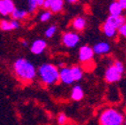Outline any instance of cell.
Wrapping results in <instances>:
<instances>
[{
    "instance_id": "cell-28",
    "label": "cell",
    "mask_w": 126,
    "mask_h": 125,
    "mask_svg": "<svg viewBox=\"0 0 126 125\" xmlns=\"http://www.w3.org/2000/svg\"><path fill=\"white\" fill-rule=\"evenodd\" d=\"M67 1H68L69 3H71V4H75V3L78 1V0H67Z\"/></svg>"
},
{
    "instance_id": "cell-25",
    "label": "cell",
    "mask_w": 126,
    "mask_h": 125,
    "mask_svg": "<svg viewBox=\"0 0 126 125\" xmlns=\"http://www.w3.org/2000/svg\"><path fill=\"white\" fill-rule=\"evenodd\" d=\"M117 31H118V33H119L122 37L126 38V22H125L123 25H121V26L117 29Z\"/></svg>"
},
{
    "instance_id": "cell-1",
    "label": "cell",
    "mask_w": 126,
    "mask_h": 125,
    "mask_svg": "<svg viewBox=\"0 0 126 125\" xmlns=\"http://www.w3.org/2000/svg\"><path fill=\"white\" fill-rule=\"evenodd\" d=\"M13 70L18 79L26 83L33 81L37 76L36 67L25 58H18L15 60L13 63Z\"/></svg>"
},
{
    "instance_id": "cell-13",
    "label": "cell",
    "mask_w": 126,
    "mask_h": 125,
    "mask_svg": "<svg viewBox=\"0 0 126 125\" xmlns=\"http://www.w3.org/2000/svg\"><path fill=\"white\" fill-rule=\"evenodd\" d=\"M105 22H107L108 24H110L111 26L118 29L121 25H123L126 22V19L122 15H119V16H111V15H109V17L106 19Z\"/></svg>"
},
{
    "instance_id": "cell-16",
    "label": "cell",
    "mask_w": 126,
    "mask_h": 125,
    "mask_svg": "<svg viewBox=\"0 0 126 125\" xmlns=\"http://www.w3.org/2000/svg\"><path fill=\"white\" fill-rule=\"evenodd\" d=\"M72 27L76 31H82L86 27V20L82 16H77L72 21Z\"/></svg>"
},
{
    "instance_id": "cell-24",
    "label": "cell",
    "mask_w": 126,
    "mask_h": 125,
    "mask_svg": "<svg viewBox=\"0 0 126 125\" xmlns=\"http://www.w3.org/2000/svg\"><path fill=\"white\" fill-rule=\"evenodd\" d=\"M113 66H114V67H115L121 74L124 72V65H123V63H122L121 61H118V60L115 61V62H114V64H113Z\"/></svg>"
},
{
    "instance_id": "cell-30",
    "label": "cell",
    "mask_w": 126,
    "mask_h": 125,
    "mask_svg": "<svg viewBox=\"0 0 126 125\" xmlns=\"http://www.w3.org/2000/svg\"><path fill=\"white\" fill-rule=\"evenodd\" d=\"M124 124H126V118H124Z\"/></svg>"
},
{
    "instance_id": "cell-29",
    "label": "cell",
    "mask_w": 126,
    "mask_h": 125,
    "mask_svg": "<svg viewBox=\"0 0 126 125\" xmlns=\"http://www.w3.org/2000/svg\"><path fill=\"white\" fill-rule=\"evenodd\" d=\"M22 45H23V46H27V45H28V42H27L26 40H25V41H22Z\"/></svg>"
},
{
    "instance_id": "cell-19",
    "label": "cell",
    "mask_w": 126,
    "mask_h": 125,
    "mask_svg": "<svg viewBox=\"0 0 126 125\" xmlns=\"http://www.w3.org/2000/svg\"><path fill=\"white\" fill-rule=\"evenodd\" d=\"M123 9L121 8V6L119 5V3L117 1L112 2L109 6V13L111 16H119V15L122 14Z\"/></svg>"
},
{
    "instance_id": "cell-6",
    "label": "cell",
    "mask_w": 126,
    "mask_h": 125,
    "mask_svg": "<svg viewBox=\"0 0 126 125\" xmlns=\"http://www.w3.org/2000/svg\"><path fill=\"white\" fill-rule=\"evenodd\" d=\"M122 77V74L113 66H109L104 74V78H105V81L108 83H115L117 81H119Z\"/></svg>"
},
{
    "instance_id": "cell-8",
    "label": "cell",
    "mask_w": 126,
    "mask_h": 125,
    "mask_svg": "<svg viewBox=\"0 0 126 125\" xmlns=\"http://www.w3.org/2000/svg\"><path fill=\"white\" fill-rule=\"evenodd\" d=\"M47 48V43L43 39H36L32 42L30 46V51L34 55H39L44 52V50Z\"/></svg>"
},
{
    "instance_id": "cell-10",
    "label": "cell",
    "mask_w": 126,
    "mask_h": 125,
    "mask_svg": "<svg viewBox=\"0 0 126 125\" xmlns=\"http://www.w3.org/2000/svg\"><path fill=\"white\" fill-rule=\"evenodd\" d=\"M59 81H61L62 83H64L66 85H70L74 82L72 75H71L70 68L63 67L59 70Z\"/></svg>"
},
{
    "instance_id": "cell-7",
    "label": "cell",
    "mask_w": 126,
    "mask_h": 125,
    "mask_svg": "<svg viewBox=\"0 0 126 125\" xmlns=\"http://www.w3.org/2000/svg\"><path fill=\"white\" fill-rule=\"evenodd\" d=\"M94 52L92 47L88 45H83L80 47L79 49V53H78V56H79V60L82 62V63H88V62L92 61Z\"/></svg>"
},
{
    "instance_id": "cell-4",
    "label": "cell",
    "mask_w": 126,
    "mask_h": 125,
    "mask_svg": "<svg viewBox=\"0 0 126 125\" xmlns=\"http://www.w3.org/2000/svg\"><path fill=\"white\" fill-rule=\"evenodd\" d=\"M79 41H80L79 35H78L77 33H75V32H72V31L64 33V34H63V36H62V43H63V45L66 46V47H68V48L75 47V46L79 43Z\"/></svg>"
},
{
    "instance_id": "cell-27",
    "label": "cell",
    "mask_w": 126,
    "mask_h": 125,
    "mask_svg": "<svg viewBox=\"0 0 126 125\" xmlns=\"http://www.w3.org/2000/svg\"><path fill=\"white\" fill-rule=\"evenodd\" d=\"M44 1H45V0H36V4H37V6H38V7H43Z\"/></svg>"
},
{
    "instance_id": "cell-3",
    "label": "cell",
    "mask_w": 126,
    "mask_h": 125,
    "mask_svg": "<svg viewBox=\"0 0 126 125\" xmlns=\"http://www.w3.org/2000/svg\"><path fill=\"white\" fill-rule=\"evenodd\" d=\"M123 114L113 108H108L104 110L99 117L100 125H123Z\"/></svg>"
},
{
    "instance_id": "cell-22",
    "label": "cell",
    "mask_w": 126,
    "mask_h": 125,
    "mask_svg": "<svg viewBox=\"0 0 126 125\" xmlns=\"http://www.w3.org/2000/svg\"><path fill=\"white\" fill-rule=\"evenodd\" d=\"M27 6H28V12L29 13H33L36 11L38 8L36 4V0H27Z\"/></svg>"
},
{
    "instance_id": "cell-14",
    "label": "cell",
    "mask_w": 126,
    "mask_h": 125,
    "mask_svg": "<svg viewBox=\"0 0 126 125\" xmlns=\"http://www.w3.org/2000/svg\"><path fill=\"white\" fill-rule=\"evenodd\" d=\"M28 14H29L28 11H26L24 9H20V8H16V7H15V9L13 10V12L10 15H11V17H12L13 20L19 21V20L26 19L28 17Z\"/></svg>"
},
{
    "instance_id": "cell-11",
    "label": "cell",
    "mask_w": 126,
    "mask_h": 125,
    "mask_svg": "<svg viewBox=\"0 0 126 125\" xmlns=\"http://www.w3.org/2000/svg\"><path fill=\"white\" fill-rule=\"evenodd\" d=\"M93 49V52L94 54H97V55H104V54H107L110 52V45L107 43V42H104V41H101V42H98L96 43L95 45L92 47Z\"/></svg>"
},
{
    "instance_id": "cell-18",
    "label": "cell",
    "mask_w": 126,
    "mask_h": 125,
    "mask_svg": "<svg viewBox=\"0 0 126 125\" xmlns=\"http://www.w3.org/2000/svg\"><path fill=\"white\" fill-rule=\"evenodd\" d=\"M70 71H71V75L74 82L75 81H80L83 77V70L82 67L78 66V65H73L72 67H70Z\"/></svg>"
},
{
    "instance_id": "cell-15",
    "label": "cell",
    "mask_w": 126,
    "mask_h": 125,
    "mask_svg": "<svg viewBox=\"0 0 126 125\" xmlns=\"http://www.w3.org/2000/svg\"><path fill=\"white\" fill-rule=\"evenodd\" d=\"M84 97V91L80 85H75L71 91V99L74 101H80Z\"/></svg>"
},
{
    "instance_id": "cell-23",
    "label": "cell",
    "mask_w": 126,
    "mask_h": 125,
    "mask_svg": "<svg viewBox=\"0 0 126 125\" xmlns=\"http://www.w3.org/2000/svg\"><path fill=\"white\" fill-rule=\"evenodd\" d=\"M57 122L59 125H65L67 123V116L65 113H59L57 116Z\"/></svg>"
},
{
    "instance_id": "cell-17",
    "label": "cell",
    "mask_w": 126,
    "mask_h": 125,
    "mask_svg": "<svg viewBox=\"0 0 126 125\" xmlns=\"http://www.w3.org/2000/svg\"><path fill=\"white\" fill-rule=\"evenodd\" d=\"M102 32L104 33L105 36H107L108 38H113L116 36L117 34V29L113 26H111L110 24H108L107 22H105L102 25Z\"/></svg>"
},
{
    "instance_id": "cell-21",
    "label": "cell",
    "mask_w": 126,
    "mask_h": 125,
    "mask_svg": "<svg viewBox=\"0 0 126 125\" xmlns=\"http://www.w3.org/2000/svg\"><path fill=\"white\" fill-rule=\"evenodd\" d=\"M51 16H52L51 11L46 10V11H44V12H42V13L40 14L39 19H40L41 22H47V21H49V20H50Z\"/></svg>"
},
{
    "instance_id": "cell-20",
    "label": "cell",
    "mask_w": 126,
    "mask_h": 125,
    "mask_svg": "<svg viewBox=\"0 0 126 125\" xmlns=\"http://www.w3.org/2000/svg\"><path fill=\"white\" fill-rule=\"evenodd\" d=\"M56 31H57V27L55 25H51L50 27H48L45 30V36L47 38H52L55 35Z\"/></svg>"
},
{
    "instance_id": "cell-2",
    "label": "cell",
    "mask_w": 126,
    "mask_h": 125,
    "mask_svg": "<svg viewBox=\"0 0 126 125\" xmlns=\"http://www.w3.org/2000/svg\"><path fill=\"white\" fill-rule=\"evenodd\" d=\"M37 75L43 84L51 86L59 82V69L56 65L44 63L37 69Z\"/></svg>"
},
{
    "instance_id": "cell-26",
    "label": "cell",
    "mask_w": 126,
    "mask_h": 125,
    "mask_svg": "<svg viewBox=\"0 0 126 125\" xmlns=\"http://www.w3.org/2000/svg\"><path fill=\"white\" fill-rule=\"evenodd\" d=\"M117 2L119 3V5L121 6V8L123 10L126 9V0H117Z\"/></svg>"
},
{
    "instance_id": "cell-31",
    "label": "cell",
    "mask_w": 126,
    "mask_h": 125,
    "mask_svg": "<svg viewBox=\"0 0 126 125\" xmlns=\"http://www.w3.org/2000/svg\"><path fill=\"white\" fill-rule=\"evenodd\" d=\"M125 108H126V105H125Z\"/></svg>"
},
{
    "instance_id": "cell-9",
    "label": "cell",
    "mask_w": 126,
    "mask_h": 125,
    "mask_svg": "<svg viewBox=\"0 0 126 125\" xmlns=\"http://www.w3.org/2000/svg\"><path fill=\"white\" fill-rule=\"evenodd\" d=\"M15 9V5L12 0H0V14L3 16L10 15Z\"/></svg>"
},
{
    "instance_id": "cell-12",
    "label": "cell",
    "mask_w": 126,
    "mask_h": 125,
    "mask_svg": "<svg viewBox=\"0 0 126 125\" xmlns=\"http://www.w3.org/2000/svg\"><path fill=\"white\" fill-rule=\"evenodd\" d=\"M20 27V23L17 20H1L0 21V29L3 31H11Z\"/></svg>"
},
{
    "instance_id": "cell-5",
    "label": "cell",
    "mask_w": 126,
    "mask_h": 125,
    "mask_svg": "<svg viewBox=\"0 0 126 125\" xmlns=\"http://www.w3.org/2000/svg\"><path fill=\"white\" fill-rule=\"evenodd\" d=\"M64 7L63 0H45L43 7L45 10H50L51 13H59Z\"/></svg>"
}]
</instances>
